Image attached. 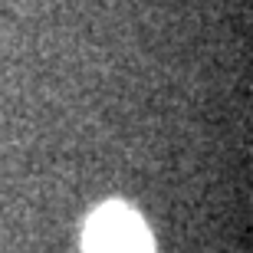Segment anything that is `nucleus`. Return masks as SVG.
<instances>
[{"instance_id":"nucleus-1","label":"nucleus","mask_w":253,"mask_h":253,"mask_svg":"<svg viewBox=\"0 0 253 253\" xmlns=\"http://www.w3.org/2000/svg\"><path fill=\"white\" fill-rule=\"evenodd\" d=\"M85 253H151L148 227L131 207L105 204L85 224Z\"/></svg>"}]
</instances>
